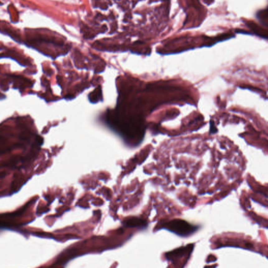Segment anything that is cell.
<instances>
[{
    "label": "cell",
    "instance_id": "obj_2",
    "mask_svg": "<svg viewBox=\"0 0 268 268\" xmlns=\"http://www.w3.org/2000/svg\"><path fill=\"white\" fill-rule=\"evenodd\" d=\"M194 248L193 244H190L186 246L180 247L175 250L169 252L165 254V257L167 260L171 261L173 263H175L178 260L182 259L183 258L189 259L192 250Z\"/></svg>",
    "mask_w": 268,
    "mask_h": 268
},
{
    "label": "cell",
    "instance_id": "obj_4",
    "mask_svg": "<svg viewBox=\"0 0 268 268\" xmlns=\"http://www.w3.org/2000/svg\"><path fill=\"white\" fill-rule=\"evenodd\" d=\"M257 18L260 21L262 25L265 26H268V8L259 11L256 14Z\"/></svg>",
    "mask_w": 268,
    "mask_h": 268
},
{
    "label": "cell",
    "instance_id": "obj_5",
    "mask_svg": "<svg viewBox=\"0 0 268 268\" xmlns=\"http://www.w3.org/2000/svg\"><path fill=\"white\" fill-rule=\"evenodd\" d=\"M146 224L145 221L138 219H129L125 222L126 225L129 227H137L140 226H144Z\"/></svg>",
    "mask_w": 268,
    "mask_h": 268
},
{
    "label": "cell",
    "instance_id": "obj_3",
    "mask_svg": "<svg viewBox=\"0 0 268 268\" xmlns=\"http://www.w3.org/2000/svg\"><path fill=\"white\" fill-rule=\"evenodd\" d=\"M246 25L248 28L252 30V33L262 38L267 39L268 38V31H267L264 30L261 27L256 24V23L253 21H246L245 23Z\"/></svg>",
    "mask_w": 268,
    "mask_h": 268
},
{
    "label": "cell",
    "instance_id": "obj_1",
    "mask_svg": "<svg viewBox=\"0 0 268 268\" xmlns=\"http://www.w3.org/2000/svg\"><path fill=\"white\" fill-rule=\"evenodd\" d=\"M162 227L181 237H188L195 233L198 228L196 226L193 225L181 219L168 221L163 223Z\"/></svg>",
    "mask_w": 268,
    "mask_h": 268
}]
</instances>
